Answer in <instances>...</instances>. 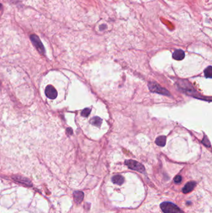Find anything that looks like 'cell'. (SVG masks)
Here are the masks:
<instances>
[{"mask_svg": "<svg viewBox=\"0 0 212 213\" xmlns=\"http://www.w3.org/2000/svg\"><path fill=\"white\" fill-rule=\"evenodd\" d=\"M148 86H149V90L152 92H155V93H158V94L164 95H171L169 92L167 90L162 87L158 84H157L154 82H151L149 83Z\"/></svg>", "mask_w": 212, "mask_h": 213, "instance_id": "cell-3", "label": "cell"}, {"mask_svg": "<svg viewBox=\"0 0 212 213\" xmlns=\"http://www.w3.org/2000/svg\"><path fill=\"white\" fill-rule=\"evenodd\" d=\"M74 201L77 204H80L82 202L84 197V193L80 191H76L74 193Z\"/></svg>", "mask_w": 212, "mask_h": 213, "instance_id": "cell-8", "label": "cell"}, {"mask_svg": "<svg viewBox=\"0 0 212 213\" xmlns=\"http://www.w3.org/2000/svg\"><path fill=\"white\" fill-rule=\"evenodd\" d=\"M201 143H202L203 145H205V146L208 147H211L210 142L209 140L208 139V138H207L206 136H204L203 139L202 140Z\"/></svg>", "mask_w": 212, "mask_h": 213, "instance_id": "cell-15", "label": "cell"}, {"mask_svg": "<svg viewBox=\"0 0 212 213\" xmlns=\"http://www.w3.org/2000/svg\"><path fill=\"white\" fill-rule=\"evenodd\" d=\"M45 94L46 96L50 99H55L57 96V92L56 89L50 85L46 87L45 90Z\"/></svg>", "mask_w": 212, "mask_h": 213, "instance_id": "cell-5", "label": "cell"}, {"mask_svg": "<svg viewBox=\"0 0 212 213\" xmlns=\"http://www.w3.org/2000/svg\"><path fill=\"white\" fill-rule=\"evenodd\" d=\"M196 184H197L196 182L193 181H189V182L185 184V185L184 186V187L182 188V192L184 194L188 193L191 192L194 189V188L196 186Z\"/></svg>", "mask_w": 212, "mask_h": 213, "instance_id": "cell-7", "label": "cell"}, {"mask_svg": "<svg viewBox=\"0 0 212 213\" xmlns=\"http://www.w3.org/2000/svg\"><path fill=\"white\" fill-rule=\"evenodd\" d=\"M90 123L98 127H100L102 123V119L98 117H95L90 120Z\"/></svg>", "mask_w": 212, "mask_h": 213, "instance_id": "cell-12", "label": "cell"}, {"mask_svg": "<svg viewBox=\"0 0 212 213\" xmlns=\"http://www.w3.org/2000/svg\"><path fill=\"white\" fill-rule=\"evenodd\" d=\"M205 76L206 78H211L212 77V67L211 66L208 67L204 71Z\"/></svg>", "mask_w": 212, "mask_h": 213, "instance_id": "cell-13", "label": "cell"}, {"mask_svg": "<svg viewBox=\"0 0 212 213\" xmlns=\"http://www.w3.org/2000/svg\"><path fill=\"white\" fill-rule=\"evenodd\" d=\"M90 112H91L90 109L86 108V109H84L82 110V112L81 113V115H82V116H83L84 117H87L90 114Z\"/></svg>", "mask_w": 212, "mask_h": 213, "instance_id": "cell-14", "label": "cell"}, {"mask_svg": "<svg viewBox=\"0 0 212 213\" xmlns=\"http://www.w3.org/2000/svg\"><path fill=\"white\" fill-rule=\"evenodd\" d=\"M2 8H3V5H2V4L0 3V10L2 9Z\"/></svg>", "mask_w": 212, "mask_h": 213, "instance_id": "cell-17", "label": "cell"}, {"mask_svg": "<svg viewBox=\"0 0 212 213\" xmlns=\"http://www.w3.org/2000/svg\"><path fill=\"white\" fill-rule=\"evenodd\" d=\"M125 165L130 169L132 170L137 171L140 173H143L145 171V166L139 162L132 160H128L125 161Z\"/></svg>", "mask_w": 212, "mask_h": 213, "instance_id": "cell-2", "label": "cell"}, {"mask_svg": "<svg viewBox=\"0 0 212 213\" xmlns=\"http://www.w3.org/2000/svg\"><path fill=\"white\" fill-rule=\"evenodd\" d=\"M166 143V137L164 136H160L156 140V144L159 147H164Z\"/></svg>", "mask_w": 212, "mask_h": 213, "instance_id": "cell-11", "label": "cell"}, {"mask_svg": "<svg viewBox=\"0 0 212 213\" xmlns=\"http://www.w3.org/2000/svg\"><path fill=\"white\" fill-rule=\"evenodd\" d=\"M30 39L37 51L41 54H44L45 48L39 38L36 34H31L30 36Z\"/></svg>", "mask_w": 212, "mask_h": 213, "instance_id": "cell-4", "label": "cell"}, {"mask_svg": "<svg viewBox=\"0 0 212 213\" xmlns=\"http://www.w3.org/2000/svg\"><path fill=\"white\" fill-rule=\"evenodd\" d=\"M164 213H184L177 205L171 202H164L160 205Z\"/></svg>", "mask_w": 212, "mask_h": 213, "instance_id": "cell-1", "label": "cell"}, {"mask_svg": "<svg viewBox=\"0 0 212 213\" xmlns=\"http://www.w3.org/2000/svg\"><path fill=\"white\" fill-rule=\"evenodd\" d=\"M172 57L177 60H181L185 57V52L181 49L176 50L172 54Z\"/></svg>", "mask_w": 212, "mask_h": 213, "instance_id": "cell-9", "label": "cell"}, {"mask_svg": "<svg viewBox=\"0 0 212 213\" xmlns=\"http://www.w3.org/2000/svg\"><path fill=\"white\" fill-rule=\"evenodd\" d=\"M124 178L120 175H115L113 176L112 178V182L118 185H121L124 183Z\"/></svg>", "mask_w": 212, "mask_h": 213, "instance_id": "cell-10", "label": "cell"}, {"mask_svg": "<svg viewBox=\"0 0 212 213\" xmlns=\"http://www.w3.org/2000/svg\"><path fill=\"white\" fill-rule=\"evenodd\" d=\"M13 180L20 183V184H24V186H28V187H31L32 186V183L31 181L26 178H24V177H22V176H13Z\"/></svg>", "mask_w": 212, "mask_h": 213, "instance_id": "cell-6", "label": "cell"}, {"mask_svg": "<svg viewBox=\"0 0 212 213\" xmlns=\"http://www.w3.org/2000/svg\"><path fill=\"white\" fill-rule=\"evenodd\" d=\"M182 176L180 175H177L174 178V182L176 183H180L182 181Z\"/></svg>", "mask_w": 212, "mask_h": 213, "instance_id": "cell-16", "label": "cell"}]
</instances>
